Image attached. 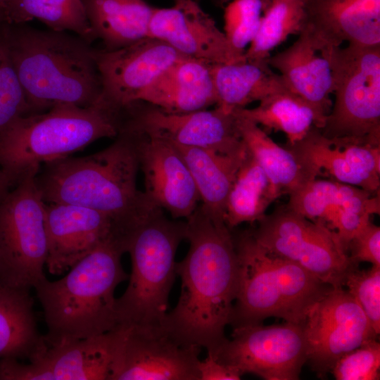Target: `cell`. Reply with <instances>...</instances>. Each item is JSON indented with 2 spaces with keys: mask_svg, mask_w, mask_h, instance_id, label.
<instances>
[{
  "mask_svg": "<svg viewBox=\"0 0 380 380\" xmlns=\"http://www.w3.org/2000/svg\"><path fill=\"white\" fill-rule=\"evenodd\" d=\"M287 49L270 56V67L276 69L285 86L324 114L332 102L333 77L327 58L317 49L305 31Z\"/></svg>",
  "mask_w": 380,
  "mask_h": 380,
  "instance_id": "7402d4cb",
  "label": "cell"
},
{
  "mask_svg": "<svg viewBox=\"0 0 380 380\" xmlns=\"http://www.w3.org/2000/svg\"><path fill=\"white\" fill-rule=\"evenodd\" d=\"M263 2H264V5H265V4L269 1V0H262ZM265 7V6H264Z\"/></svg>",
  "mask_w": 380,
  "mask_h": 380,
  "instance_id": "ee69618b",
  "label": "cell"
},
{
  "mask_svg": "<svg viewBox=\"0 0 380 380\" xmlns=\"http://www.w3.org/2000/svg\"><path fill=\"white\" fill-rule=\"evenodd\" d=\"M232 236L238 260V290L230 324H260L269 317L286 322L281 289L267 253L250 231Z\"/></svg>",
  "mask_w": 380,
  "mask_h": 380,
  "instance_id": "ac0fdd59",
  "label": "cell"
},
{
  "mask_svg": "<svg viewBox=\"0 0 380 380\" xmlns=\"http://www.w3.org/2000/svg\"><path fill=\"white\" fill-rule=\"evenodd\" d=\"M213 64L184 57L167 69L139 101L173 113L208 109L217 103Z\"/></svg>",
  "mask_w": 380,
  "mask_h": 380,
  "instance_id": "44dd1931",
  "label": "cell"
},
{
  "mask_svg": "<svg viewBox=\"0 0 380 380\" xmlns=\"http://www.w3.org/2000/svg\"><path fill=\"white\" fill-rule=\"evenodd\" d=\"M198 369L200 380H239L243 375L236 367L219 361L210 353L199 360Z\"/></svg>",
  "mask_w": 380,
  "mask_h": 380,
  "instance_id": "ab89813d",
  "label": "cell"
},
{
  "mask_svg": "<svg viewBox=\"0 0 380 380\" xmlns=\"http://www.w3.org/2000/svg\"><path fill=\"white\" fill-rule=\"evenodd\" d=\"M186 222L168 220L159 208L130 236L126 253L132 270L123 294L116 298L118 325L162 324L177 275L175 255L184 239Z\"/></svg>",
  "mask_w": 380,
  "mask_h": 380,
  "instance_id": "8992f818",
  "label": "cell"
},
{
  "mask_svg": "<svg viewBox=\"0 0 380 380\" xmlns=\"http://www.w3.org/2000/svg\"><path fill=\"white\" fill-rule=\"evenodd\" d=\"M2 22H4V15L2 8L0 6V23Z\"/></svg>",
  "mask_w": 380,
  "mask_h": 380,
  "instance_id": "7bdbcfd3",
  "label": "cell"
},
{
  "mask_svg": "<svg viewBox=\"0 0 380 380\" xmlns=\"http://www.w3.org/2000/svg\"><path fill=\"white\" fill-rule=\"evenodd\" d=\"M184 258L177 262L181 293L162 325L181 341L214 355L226 340L238 290V260L234 239L224 222L199 204L186 220Z\"/></svg>",
  "mask_w": 380,
  "mask_h": 380,
  "instance_id": "6da1fadb",
  "label": "cell"
},
{
  "mask_svg": "<svg viewBox=\"0 0 380 380\" xmlns=\"http://www.w3.org/2000/svg\"><path fill=\"white\" fill-rule=\"evenodd\" d=\"M0 30L30 114L58 105L89 107L100 99L102 82L91 44L75 34L25 23L2 22Z\"/></svg>",
  "mask_w": 380,
  "mask_h": 380,
  "instance_id": "3957f363",
  "label": "cell"
},
{
  "mask_svg": "<svg viewBox=\"0 0 380 380\" xmlns=\"http://www.w3.org/2000/svg\"><path fill=\"white\" fill-rule=\"evenodd\" d=\"M213 75L216 107L226 113L244 108L285 86L267 63L246 58L231 63H213Z\"/></svg>",
  "mask_w": 380,
  "mask_h": 380,
  "instance_id": "4316f807",
  "label": "cell"
},
{
  "mask_svg": "<svg viewBox=\"0 0 380 380\" xmlns=\"http://www.w3.org/2000/svg\"><path fill=\"white\" fill-rule=\"evenodd\" d=\"M96 39L118 49L148 37L153 8L144 0H82Z\"/></svg>",
  "mask_w": 380,
  "mask_h": 380,
  "instance_id": "484cf974",
  "label": "cell"
},
{
  "mask_svg": "<svg viewBox=\"0 0 380 380\" xmlns=\"http://www.w3.org/2000/svg\"><path fill=\"white\" fill-rule=\"evenodd\" d=\"M29 291L0 286V358L33 360L47 348L38 331Z\"/></svg>",
  "mask_w": 380,
  "mask_h": 380,
  "instance_id": "83f0119b",
  "label": "cell"
},
{
  "mask_svg": "<svg viewBox=\"0 0 380 380\" xmlns=\"http://www.w3.org/2000/svg\"><path fill=\"white\" fill-rule=\"evenodd\" d=\"M0 6L6 23L36 19L49 30L73 32L90 44L96 40L82 0H0Z\"/></svg>",
  "mask_w": 380,
  "mask_h": 380,
  "instance_id": "1f68e13d",
  "label": "cell"
},
{
  "mask_svg": "<svg viewBox=\"0 0 380 380\" xmlns=\"http://www.w3.org/2000/svg\"><path fill=\"white\" fill-rule=\"evenodd\" d=\"M303 327L307 361L321 377L344 354L377 338L360 305L343 288H331L320 298Z\"/></svg>",
  "mask_w": 380,
  "mask_h": 380,
  "instance_id": "4fadbf2b",
  "label": "cell"
},
{
  "mask_svg": "<svg viewBox=\"0 0 380 380\" xmlns=\"http://www.w3.org/2000/svg\"><path fill=\"white\" fill-rule=\"evenodd\" d=\"M305 31L319 51L380 45V0H304Z\"/></svg>",
  "mask_w": 380,
  "mask_h": 380,
  "instance_id": "d6986e66",
  "label": "cell"
},
{
  "mask_svg": "<svg viewBox=\"0 0 380 380\" xmlns=\"http://www.w3.org/2000/svg\"><path fill=\"white\" fill-rule=\"evenodd\" d=\"M213 356L242 374L251 373L266 380H296L307 362L303 327L287 322L234 327L231 339L226 338Z\"/></svg>",
  "mask_w": 380,
  "mask_h": 380,
  "instance_id": "8fae6325",
  "label": "cell"
},
{
  "mask_svg": "<svg viewBox=\"0 0 380 380\" xmlns=\"http://www.w3.org/2000/svg\"><path fill=\"white\" fill-rule=\"evenodd\" d=\"M280 196L248 151L227 196L224 223L231 229L243 222H258L266 215L270 204Z\"/></svg>",
  "mask_w": 380,
  "mask_h": 380,
  "instance_id": "4dcf8cb0",
  "label": "cell"
},
{
  "mask_svg": "<svg viewBox=\"0 0 380 380\" xmlns=\"http://www.w3.org/2000/svg\"><path fill=\"white\" fill-rule=\"evenodd\" d=\"M348 251L349 259L354 266L368 262L380 267V227L369 222L349 242Z\"/></svg>",
  "mask_w": 380,
  "mask_h": 380,
  "instance_id": "74e56055",
  "label": "cell"
},
{
  "mask_svg": "<svg viewBox=\"0 0 380 380\" xmlns=\"http://www.w3.org/2000/svg\"><path fill=\"white\" fill-rule=\"evenodd\" d=\"M0 380H53L51 371L38 357L24 365L16 358H0Z\"/></svg>",
  "mask_w": 380,
  "mask_h": 380,
  "instance_id": "f35d334b",
  "label": "cell"
},
{
  "mask_svg": "<svg viewBox=\"0 0 380 380\" xmlns=\"http://www.w3.org/2000/svg\"><path fill=\"white\" fill-rule=\"evenodd\" d=\"M13 188L7 175L0 167V201L8 194Z\"/></svg>",
  "mask_w": 380,
  "mask_h": 380,
  "instance_id": "60d3db41",
  "label": "cell"
},
{
  "mask_svg": "<svg viewBox=\"0 0 380 380\" xmlns=\"http://www.w3.org/2000/svg\"><path fill=\"white\" fill-rule=\"evenodd\" d=\"M343 286L357 300L375 333H380V267L368 270L351 268L346 274Z\"/></svg>",
  "mask_w": 380,
  "mask_h": 380,
  "instance_id": "d590c367",
  "label": "cell"
},
{
  "mask_svg": "<svg viewBox=\"0 0 380 380\" xmlns=\"http://www.w3.org/2000/svg\"><path fill=\"white\" fill-rule=\"evenodd\" d=\"M28 172L0 201V286L29 291L44 279L45 202Z\"/></svg>",
  "mask_w": 380,
  "mask_h": 380,
  "instance_id": "ba28073f",
  "label": "cell"
},
{
  "mask_svg": "<svg viewBox=\"0 0 380 380\" xmlns=\"http://www.w3.org/2000/svg\"><path fill=\"white\" fill-rule=\"evenodd\" d=\"M380 344L376 339L344 354L331 372L337 380H379Z\"/></svg>",
  "mask_w": 380,
  "mask_h": 380,
  "instance_id": "8d00e7d4",
  "label": "cell"
},
{
  "mask_svg": "<svg viewBox=\"0 0 380 380\" xmlns=\"http://www.w3.org/2000/svg\"><path fill=\"white\" fill-rule=\"evenodd\" d=\"M139 169L134 135L122 130L113 144L94 154L43 163L34 181L46 203L81 206L108 216L126 248L136 229L160 208L137 189Z\"/></svg>",
  "mask_w": 380,
  "mask_h": 380,
  "instance_id": "7a4b0ae2",
  "label": "cell"
},
{
  "mask_svg": "<svg viewBox=\"0 0 380 380\" xmlns=\"http://www.w3.org/2000/svg\"><path fill=\"white\" fill-rule=\"evenodd\" d=\"M44 221L47 236L46 266L53 275L68 271L105 241L111 239L120 241L111 220L92 209L45 203Z\"/></svg>",
  "mask_w": 380,
  "mask_h": 380,
  "instance_id": "e0dca14e",
  "label": "cell"
},
{
  "mask_svg": "<svg viewBox=\"0 0 380 380\" xmlns=\"http://www.w3.org/2000/svg\"><path fill=\"white\" fill-rule=\"evenodd\" d=\"M122 126V108L102 97L89 107L58 105L20 117L0 134V167L13 187L46 162L115 138Z\"/></svg>",
  "mask_w": 380,
  "mask_h": 380,
  "instance_id": "5b68a950",
  "label": "cell"
},
{
  "mask_svg": "<svg viewBox=\"0 0 380 380\" xmlns=\"http://www.w3.org/2000/svg\"><path fill=\"white\" fill-rule=\"evenodd\" d=\"M259 102L255 108L234 112L258 125L283 132L287 145L300 141L313 126L322 129L327 116L286 86Z\"/></svg>",
  "mask_w": 380,
  "mask_h": 380,
  "instance_id": "f1b7e54d",
  "label": "cell"
},
{
  "mask_svg": "<svg viewBox=\"0 0 380 380\" xmlns=\"http://www.w3.org/2000/svg\"><path fill=\"white\" fill-rule=\"evenodd\" d=\"M118 326L94 336L47 346L42 357L53 380H110Z\"/></svg>",
  "mask_w": 380,
  "mask_h": 380,
  "instance_id": "cb8c5ba5",
  "label": "cell"
},
{
  "mask_svg": "<svg viewBox=\"0 0 380 380\" xmlns=\"http://www.w3.org/2000/svg\"><path fill=\"white\" fill-rule=\"evenodd\" d=\"M257 222V228L250 232L262 248L297 263L333 288H343L347 272L357 267L336 232L287 206Z\"/></svg>",
  "mask_w": 380,
  "mask_h": 380,
  "instance_id": "9c48e42d",
  "label": "cell"
},
{
  "mask_svg": "<svg viewBox=\"0 0 380 380\" xmlns=\"http://www.w3.org/2000/svg\"><path fill=\"white\" fill-rule=\"evenodd\" d=\"M201 350L161 324H119L110 380H200Z\"/></svg>",
  "mask_w": 380,
  "mask_h": 380,
  "instance_id": "30bf717a",
  "label": "cell"
},
{
  "mask_svg": "<svg viewBox=\"0 0 380 380\" xmlns=\"http://www.w3.org/2000/svg\"><path fill=\"white\" fill-rule=\"evenodd\" d=\"M286 147L314 177L324 172L338 182L379 194L380 146L330 139L313 126L300 141Z\"/></svg>",
  "mask_w": 380,
  "mask_h": 380,
  "instance_id": "2e32d148",
  "label": "cell"
},
{
  "mask_svg": "<svg viewBox=\"0 0 380 380\" xmlns=\"http://www.w3.org/2000/svg\"><path fill=\"white\" fill-rule=\"evenodd\" d=\"M148 37L161 40L181 54L211 63H231L245 59L214 20L201 8L190 11L175 4L153 8Z\"/></svg>",
  "mask_w": 380,
  "mask_h": 380,
  "instance_id": "ffe728a7",
  "label": "cell"
},
{
  "mask_svg": "<svg viewBox=\"0 0 380 380\" xmlns=\"http://www.w3.org/2000/svg\"><path fill=\"white\" fill-rule=\"evenodd\" d=\"M379 194L336 180L312 179L289 194L286 206L296 213L334 231L347 213L372 215L380 213Z\"/></svg>",
  "mask_w": 380,
  "mask_h": 380,
  "instance_id": "603a6c76",
  "label": "cell"
},
{
  "mask_svg": "<svg viewBox=\"0 0 380 380\" xmlns=\"http://www.w3.org/2000/svg\"><path fill=\"white\" fill-rule=\"evenodd\" d=\"M123 244L109 239L78 261L56 281L46 277L34 289L43 308L47 346L85 338L118 326L117 286L127 280Z\"/></svg>",
  "mask_w": 380,
  "mask_h": 380,
  "instance_id": "277c9868",
  "label": "cell"
},
{
  "mask_svg": "<svg viewBox=\"0 0 380 380\" xmlns=\"http://www.w3.org/2000/svg\"><path fill=\"white\" fill-rule=\"evenodd\" d=\"M234 113L239 134L246 148L281 196L289 195L315 179L292 151L275 143L254 122Z\"/></svg>",
  "mask_w": 380,
  "mask_h": 380,
  "instance_id": "f546056e",
  "label": "cell"
},
{
  "mask_svg": "<svg viewBox=\"0 0 380 380\" xmlns=\"http://www.w3.org/2000/svg\"><path fill=\"white\" fill-rule=\"evenodd\" d=\"M320 52L329 63L335 96L322 134L380 146V45L348 44Z\"/></svg>",
  "mask_w": 380,
  "mask_h": 380,
  "instance_id": "52a82bcc",
  "label": "cell"
},
{
  "mask_svg": "<svg viewBox=\"0 0 380 380\" xmlns=\"http://www.w3.org/2000/svg\"><path fill=\"white\" fill-rule=\"evenodd\" d=\"M195 1L198 3V1L199 0H195Z\"/></svg>",
  "mask_w": 380,
  "mask_h": 380,
  "instance_id": "f6af8a7d",
  "label": "cell"
},
{
  "mask_svg": "<svg viewBox=\"0 0 380 380\" xmlns=\"http://www.w3.org/2000/svg\"><path fill=\"white\" fill-rule=\"evenodd\" d=\"M122 129L141 132L186 147L213 148L227 153L242 151L236 114L213 110L173 113L142 101L122 107Z\"/></svg>",
  "mask_w": 380,
  "mask_h": 380,
  "instance_id": "7c38bea8",
  "label": "cell"
},
{
  "mask_svg": "<svg viewBox=\"0 0 380 380\" xmlns=\"http://www.w3.org/2000/svg\"><path fill=\"white\" fill-rule=\"evenodd\" d=\"M30 114L24 91L0 30V134L17 119Z\"/></svg>",
  "mask_w": 380,
  "mask_h": 380,
  "instance_id": "836d02e7",
  "label": "cell"
},
{
  "mask_svg": "<svg viewBox=\"0 0 380 380\" xmlns=\"http://www.w3.org/2000/svg\"><path fill=\"white\" fill-rule=\"evenodd\" d=\"M175 5L190 11H198L201 8L195 0H174Z\"/></svg>",
  "mask_w": 380,
  "mask_h": 380,
  "instance_id": "b9f144b4",
  "label": "cell"
},
{
  "mask_svg": "<svg viewBox=\"0 0 380 380\" xmlns=\"http://www.w3.org/2000/svg\"><path fill=\"white\" fill-rule=\"evenodd\" d=\"M262 0H233L224 13V33L231 45L245 53L260 26L264 10Z\"/></svg>",
  "mask_w": 380,
  "mask_h": 380,
  "instance_id": "e575fe53",
  "label": "cell"
},
{
  "mask_svg": "<svg viewBox=\"0 0 380 380\" xmlns=\"http://www.w3.org/2000/svg\"><path fill=\"white\" fill-rule=\"evenodd\" d=\"M184 57L187 56L151 37L115 50L96 49L101 97L119 108L139 101L167 69Z\"/></svg>",
  "mask_w": 380,
  "mask_h": 380,
  "instance_id": "5bb4252c",
  "label": "cell"
},
{
  "mask_svg": "<svg viewBox=\"0 0 380 380\" xmlns=\"http://www.w3.org/2000/svg\"><path fill=\"white\" fill-rule=\"evenodd\" d=\"M128 130V129H125ZM132 132L145 194L173 219H187L201 201L191 172L176 146L165 139Z\"/></svg>",
  "mask_w": 380,
  "mask_h": 380,
  "instance_id": "9a60e30c",
  "label": "cell"
},
{
  "mask_svg": "<svg viewBox=\"0 0 380 380\" xmlns=\"http://www.w3.org/2000/svg\"><path fill=\"white\" fill-rule=\"evenodd\" d=\"M304 22V0H269L258 32L245 51V58L267 63L270 52L289 35L299 34Z\"/></svg>",
  "mask_w": 380,
  "mask_h": 380,
  "instance_id": "d6a6232c",
  "label": "cell"
},
{
  "mask_svg": "<svg viewBox=\"0 0 380 380\" xmlns=\"http://www.w3.org/2000/svg\"><path fill=\"white\" fill-rule=\"evenodd\" d=\"M173 144L191 172L203 208L215 220L224 222L227 196L248 153L246 147L238 152L227 153L213 148Z\"/></svg>",
  "mask_w": 380,
  "mask_h": 380,
  "instance_id": "d4e9b609",
  "label": "cell"
}]
</instances>
